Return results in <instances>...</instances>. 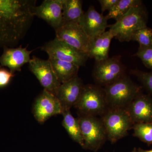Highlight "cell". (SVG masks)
I'll use <instances>...</instances> for the list:
<instances>
[{
  "instance_id": "1",
  "label": "cell",
  "mask_w": 152,
  "mask_h": 152,
  "mask_svg": "<svg viewBox=\"0 0 152 152\" xmlns=\"http://www.w3.org/2000/svg\"><path fill=\"white\" fill-rule=\"evenodd\" d=\"M34 0H0V48H13L24 37L35 16Z\"/></svg>"
},
{
  "instance_id": "2",
  "label": "cell",
  "mask_w": 152,
  "mask_h": 152,
  "mask_svg": "<svg viewBox=\"0 0 152 152\" xmlns=\"http://www.w3.org/2000/svg\"><path fill=\"white\" fill-rule=\"evenodd\" d=\"M148 20V12L142 4L132 8L118 20L109 26V30L114 38L120 42H130L134 33L147 26Z\"/></svg>"
},
{
  "instance_id": "3",
  "label": "cell",
  "mask_w": 152,
  "mask_h": 152,
  "mask_svg": "<svg viewBox=\"0 0 152 152\" xmlns=\"http://www.w3.org/2000/svg\"><path fill=\"white\" fill-rule=\"evenodd\" d=\"M104 90L108 108L125 109L142 93V87L126 75Z\"/></svg>"
},
{
  "instance_id": "4",
  "label": "cell",
  "mask_w": 152,
  "mask_h": 152,
  "mask_svg": "<svg viewBox=\"0 0 152 152\" xmlns=\"http://www.w3.org/2000/svg\"><path fill=\"white\" fill-rule=\"evenodd\" d=\"M75 107L81 115H102L108 109L104 89L97 85L85 86Z\"/></svg>"
},
{
  "instance_id": "5",
  "label": "cell",
  "mask_w": 152,
  "mask_h": 152,
  "mask_svg": "<svg viewBox=\"0 0 152 152\" xmlns=\"http://www.w3.org/2000/svg\"><path fill=\"white\" fill-rule=\"evenodd\" d=\"M101 119L107 139L112 143L126 136L134 125L125 109L108 108Z\"/></svg>"
},
{
  "instance_id": "6",
  "label": "cell",
  "mask_w": 152,
  "mask_h": 152,
  "mask_svg": "<svg viewBox=\"0 0 152 152\" xmlns=\"http://www.w3.org/2000/svg\"><path fill=\"white\" fill-rule=\"evenodd\" d=\"M78 121L86 149L97 151L107 140L105 129L101 118L79 114Z\"/></svg>"
},
{
  "instance_id": "7",
  "label": "cell",
  "mask_w": 152,
  "mask_h": 152,
  "mask_svg": "<svg viewBox=\"0 0 152 152\" xmlns=\"http://www.w3.org/2000/svg\"><path fill=\"white\" fill-rule=\"evenodd\" d=\"M126 69L120 56L96 62L93 77L97 85L105 87L126 75Z\"/></svg>"
},
{
  "instance_id": "8",
  "label": "cell",
  "mask_w": 152,
  "mask_h": 152,
  "mask_svg": "<svg viewBox=\"0 0 152 152\" xmlns=\"http://www.w3.org/2000/svg\"><path fill=\"white\" fill-rule=\"evenodd\" d=\"M41 50L48 54L49 59L72 63L80 67L86 65L89 58L87 54L79 51L56 37L45 44Z\"/></svg>"
},
{
  "instance_id": "9",
  "label": "cell",
  "mask_w": 152,
  "mask_h": 152,
  "mask_svg": "<svg viewBox=\"0 0 152 152\" xmlns=\"http://www.w3.org/2000/svg\"><path fill=\"white\" fill-rule=\"evenodd\" d=\"M28 64L30 71L36 76L44 90L55 95L61 83L55 73L49 59H42L33 56Z\"/></svg>"
},
{
  "instance_id": "10",
  "label": "cell",
  "mask_w": 152,
  "mask_h": 152,
  "mask_svg": "<svg viewBox=\"0 0 152 152\" xmlns=\"http://www.w3.org/2000/svg\"><path fill=\"white\" fill-rule=\"evenodd\" d=\"M56 31V37L82 53L87 54L91 39L78 23H67Z\"/></svg>"
},
{
  "instance_id": "11",
  "label": "cell",
  "mask_w": 152,
  "mask_h": 152,
  "mask_svg": "<svg viewBox=\"0 0 152 152\" xmlns=\"http://www.w3.org/2000/svg\"><path fill=\"white\" fill-rule=\"evenodd\" d=\"M33 110L36 120L41 124L53 116L63 113L62 107L58 98L45 90L37 98Z\"/></svg>"
},
{
  "instance_id": "12",
  "label": "cell",
  "mask_w": 152,
  "mask_h": 152,
  "mask_svg": "<svg viewBox=\"0 0 152 152\" xmlns=\"http://www.w3.org/2000/svg\"><path fill=\"white\" fill-rule=\"evenodd\" d=\"M84 85L78 76L63 83L58 88L55 96L59 101L62 107L63 113L70 110L78 102Z\"/></svg>"
},
{
  "instance_id": "13",
  "label": "cell",
  "mask_w": 152,
  "mask_h": 152,
  "mask_svg": "<svg viewBox=\"0 0 152 152\" xmlns=\"http://www.w3.org/2000/svg\"><path fill=\"white\" fill-rule=\"evenodd\" d=\"M107 21L102 14L99 13L94 6H91L84 14L79 24L92 40L106 31V28L109 27Z\"/></svg>"
},
{
  "instance_id": "14",
  "label": "cell",
  "mask_w": 152,
  "mask_h": 152,
  "mask_svg": "<svg viewBox=\"0 0 152 152\" xmlns=\"http://www.w3.org/2000/svg\"><path fill=\"white\" fill-rule=\"evenodd\" d=\"M63 0H45L39 6H36L35 16L57 30L63 25Z\"/></svg>"
},
{
  "instance_id": "15",
  "label": "cell",
  "mask_w": 152,
  "mask_h": 152,
  "mask_svg": "<svg viewBox=\"0 0 152 152\" xmlns=\"http://www.w3.org/2000/svg\"><path fill=\"white\" fill-rule=\"evenodd\" d=\"M134 124L152 123V98L141 93L125 108Z\"/></svg>"
},
{
  "instance_id": "16",
  "label": "cell",
  "mask_w": 152,
  "mask_h": 152,
  "mask_svg": "<svg viewBox=\"0 0 152 152\" xmlns=\"http://www.w3.org/2000/svg\"><path fill=\"white\" fill-rule=\"evenodd\" d=\"M3 49L2 55L0 56V66L8 68L13 73L21 71L22 67L29 62L30 55L33 51L28 50L27 47L22 48L21 45L17 48L4 47Z\"/></svg>"
},
{
  "instance_id": "17",
  "label": "cell",
  "mask_w": 152,
  "mask_h": 152,
  "mask_svg": "<svg viewBox=\"0 0 152 152\" xmlns=\"http://www.w3.org/2000/svg\"><path fill=\"white\" fill-rule=\"evenodd\" d=\"M113 38V36L109 30L91 40L87 53L88 58L94 59L96 62L108 58L110 45Z\"/></svg>"
},
{
  "instance_id": "18",
  "label": "cell",
  "mask_w": 152,
  "mask_h": 152,
  "mask_svg": "<svg viewBox=\"0 0 152 152\" xmlns=\"http://www.w3.org/2000/svg\"><path fill=\"white\" fill-rule=\"evenodd\" d=\"M53 70L61 83L78 76L80 67L75 64L60 60L48 59Z\"/></svg>"
},
{
  "instance_id": "19",
  "label": "cell",
  "mask_w": 152,
  "mask_h": 152,
  "mask_svg": "<svg viewBox=\"0 0 152 152\" xmlns=\"http://www.w3.org/2000/svg\"><path fill=\"white\" fill-rule=\"evenodd\" d=\"M63 1V25L69 23H79L84 14L83 10V1Z\"/></svg>"
},
{
  "instance_id": "20",
  "label": "cell",
  "mask_w": 152,
  "mask_h": 152,
  "mask_svg": "<svg viewBox=\"0 0 152 152\" xmlns=\"http://www.w3.org/2000/svg\"><path fill=\"white\" fill-rule=\"evenodd\" d=\"M62 124L71 138L78 143L82 147L84 146V141L77 118H75L68 110L63 113Z\"/></svg>"
},
{
  "instance_id": "21",
  "label": "cell",
  "mask_w": 152,
  "mask_h": 152,
  "mask_svg": "<svg viewBox=\"0 0 152 152\" xmlns=\"http://www.w3.org/2000/svg\"><path fill=\"white\" fill-rule=\"evenodd\" d=\"M142 4V1L140 0H119L110 10L108 13L105 16L106 18L114 19L118 20L122 17L124 16L132 8L140 5Z\"/></svg>"
},
{
  "instance_id": "22",
  "label": "cell",
  "mask_w": 152,
  "mask_h": 152,
  "mask_svg": "<svg viewBox=\"0 0 152 152\" xmlns=\"http://www.w3.org/2000/svg\"><path fill=\"white\" fill-rule=\"evenodd\" d=\"M133 136L148 145L152 144V123L135 124L133 126Z\"/></svg>"
},
{
  "instance_id": "23",
  "label": "cell",
  "mask_w": 152,
  "mask_h": 152,
  "mask_svg": "<svg viewBox=\"0 0 152 152\" xmlns=\"http://www.w3.org/2000/svg\"><path fill=\"white\" fill-rule=\"evenodd\" d=\"M132 40L137 42L140 47L152 46V28L148 26L134 33Z\"/></svg>"
},
{
  "instance_id": "24",
  "label": "cell",
  "mask_w": 152,
  "mask_h": 152,
  "mask_svg": "<svg viewBox=\"0 0 152 152\" xmlns=\"http://www.w3.org/2000/svg\"><path fill=\"white\" fill-rule=\"evenodd\" d=\"M131 73L137 77L143 87L152 96V71L145 72L139 70H132Z\"/></svg>"
},
{
  "instance_id": "25",
  "label": "cell",
  "mask_w": 152,
  "mask_h": 152,
  "mask_svg": "<svg viewBox=\"0 0 152 152\" xmlns=\"http://www.w3.org/2000/svg\"><path fill=\"white\" fill-rule=\"evenodd\" d=\"M134 56L141 60L145 66L152 69V46L139 47Z\"/></svg>"
},
{
  "instance_id": "26",
  "label": "cell",
  "mask_w": 152,
  "mask_h": 152,
  "mask_svg": "<svg viewBox=\"0 0 152 152\" xmlns=\"http://www.w3.org/2000/svg\"><path fill=\"white\" fill-rule=\"evenodd\" d=\"M15 76L13 73L5 68H0V88L7 86Z\"/></svg>"
},
{
  "instance_id": "27",
  "label": "cell",
  "mask_w": 152,
  "mask_h": 152,
  "mask_svg": "<svg viewBox=\"0 0 152 152\" xmlns=\"http://www.w3.org/2000/svg\"><path fill=\"white\" fill-rule=\"evenodd\" d=\"M119 0H99L102 12L107 10L110 11L115 5Z\"/></svg>"
},
{
  "instance_id": "28",
  "label": "cell",
  "mask_w": 152,
  "mask_h": 152,
  "mask_svg": "<svg viewBox=\"0 0 152 152\" xmlns=\"http://www.w3.org/2000/svg\"><path fill=\"white\" fill-rule=\"evenodd\" d=\"M138 151L140 152H152V149L150 150H144L140 148H139Z\"/></svg>"
},
{
  "instance_id": "29",
  "label": "cell",
  "mask_w": 152,
  "mask_h": 152,
  "mask_svg": "<svg viewBox=\"0 0 152 152\" xmlns=\"http://www.w3.org/2000/svg\"><path fill=\"white\" fill-rule=\"evenodd\" d=\"M140 152L138 151H137L136 148L134 149V150H133V151H132V152Z\"/></svg>"
}]
</instances>
